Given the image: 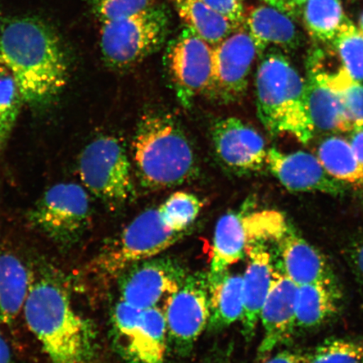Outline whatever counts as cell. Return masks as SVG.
I'll return each instance as SVG.
<instances>
[{"instance_id": "obj_40", "label": "cell", "mask_w": 363, "mask_h": 363, "mask_svg": "<svg viewBox=\"0 0 363 363\" xmlns=\"http://www.w3.org/2000/svg\"><path fill=\"white\" fill-rule=\"evenodd\" d=\"M358 29H359L361 33L363 34V13L360 18L359 28H358Z\"/></svg>"}, {"instance_id": "obj_31", "label": "cell", "mask_w": 363, "mask_h": 363, "mask_svg": "<svg viewBox=\"0 0 363 363\" xmlns=\"http://www.w3.org/2000/svg\"><path fill=\"white\" fill-rule=\"evenodd\" d=\"M331 44L349 75L363 84V34L360 30L350 21Z\"/></svg>"}, {"instance_id": "obj_36", "label": "cell", "mask_w": 363, "mask_h": 363, "mask_svg": "<svg viewBox=\"0 0 363 363\" xmlns=\"http://www.w3.org/2000/svg\"><path fill=\"white\" fill-rule=\"evenodd\" d=\"M257 363H303V354L296 352L284 351L259 357Z\"/></svg>"}, {"instance_id": "obj_14", "label": "cell", "mask_w": 363, "mask_h": 363, "mask_svg": "<svg viewBox=\"0 0 363 363\" xmlns=\"http://www.w3.org/2000/svg\"><path fill=\"white\" fill-rule=\"evenodd\" d=\"M211 140L217 162L230 174L250 175L267 165L264 140L238 118L216 121L212 126Z\"/></svg>"}, {"instance_id": "obj_10", "label": "cell", "mask_w": 363, "mask_h": 363, "mask_svg": "<svg viewBox=\"0 0 363 363\" xmlns=\"http://www.w3.org/2000/svg\"><path fill=\"white\" fill-rule=\"evenodd\" d=\"M169 343L176 353L188 355L208 328V281L207 274L198 272L186 277L184 282L162 307Z\"/></svg>"}, {"instance_id": "obj_28", "label": "cell", "mask_w": 363, "mask_h": 363, "mask_svg": "<svg viewBox=\"0 0 363 363\" xmlns=\"http://www.w3.org/2000/svg\"><path fill=\"white\" fill-rule=\"evenodd\" d=\"M326 79L338 94L353 131L363 130V84L353 79L342 66L337 71L328 70Z\"/></svg>"}, {"instance_id": "obj_42", "label": "cell", "mask_w": 363, "mask_h": 363, "mask_svg": "<svg viewBox=\"0 0 363 363\" xmlns=\"http://www.w3.org/2000/svg\"><path fill=\"white\" fill-rule=\"evenodd\" d=\"M0 28H1V25H0Z\"/></svg>"}, {"instance_id": "obj_5", "label": "cell", "mask_w": 363, "mask_h": 363, "mask_svg": "<svg viewBox=\"0 0 363 363\" xmlns=\"http://www.w3.org/2000/svg\"><path fill=\"white\" fill-rule=\"evenodd\" d=\"M169 24L166 11L152 6L135 15L102 23L104 62L118 71L139 65L162 48L169 33Z\"/></svg>"}, {"instance_id": "obj_24", "label": "cell", "mask_w": 363, "mask_h": 363, "mask_svg": "<svg viewBox=\"0 0 363 363\" xmlns=\"http://www.w3.org/2000/svg\"><path fill=\"white\" fill-rule=\"evenodd\" d=\"M340 293L337 288L319 284L298 286L295 325L312 329L325 323L337 314Z\"/></svg>"}, {"instance_id": "obj_39", "label": "cell", "mask_w": 363, "mask_h": 363, "mask_svg": "<svg viewBox=\"0 0 363 363\" xmlns=\"http://www.w3.org/2000/svg\"><path fill=\"white\" fill-rule=\"evenodd\" d=\"M0 363H15L9 345L0 333Z\"/></svg>"}, {"instance_id": "obj_27", "label": "cell", "mask_w": 363, "mask_h": 363, "mask_svg": "<svg viewBox=\"0 0 363 363\" xmlns=\"http://www.w3.org/2000/svg\"><path fill=\"white\" fill-rule=\"evenodd\" d=\"M303 21L308 34L317 42L331 43L350 20L340 0H308Z\"/></svg>"}, {"instance_id": "obj_26", "label": "cell", "mask_w": 363, "mask_h": 363, "mask_svg": "<svg viewBox=\"0 0 363 363\" xmlns=\"http://www.w3.org/2000/svg\"><path fill=\"white\" fill-rule=\"evenodd\" d=\"M317 154L333 178L363 193V167L350 142L330 136L320 143Z\"/></svg>"}, {"instance_id": "obj_18", "label": "cell", "mask_w": 363, "mask_h": 363, "mask_svg": "<svg viewBox=\"0 0 363 363\" xmlns=\"http://www.w3.org/2000/svg\"><path fill=\"white\" fill-rule=\"evenodd\" d=\"M297 291L298 285L276 267L274 282L261 312L263 338L258 348L259 357L269 355L291 337L296 330Z\"/></svg>"}, {"instance_id": "obj_25", "label": "cell", "mask_w": 363, "mask_h": 363, "mask_svg": "<svg viewBox=\"0 0 363 363\" xmlns=\"http://www.w3.org/2000/svg\"><path fill=\"white\" fill-rule=\"evenodd\" d=\"M188 28L213 47L243 26L215 11L202 0H172Z\"/></svg>"}, {"instance_id": "obj_32", "label": "cell", "mask_w": 363, "mask_h": 363, "mask_svg": "<svg viewBox=\"0 0 363 363\" xmlns=\"http://www.w3.org/2000/svg\"><path fill=\"white\" fill-rule=\"evenodd\" d=\"M23 101L11 72L0 62V148L6 143Z\"/></svg>"}, {"instance_id": "obj_33", "label": "cell", "mask_w": 363, "mask_h": 363, "mask_svg": "<svg viewBox=\"0 0 363 363\" xmlns=\"http://www.w3.org/2000/svg\"><path fill=\"white\" fill-rule=\"evenodd\" d=\"M90 4L102 24L146 10L152 6V0H90Z\"/></svg>"}, {"instance_id": "obj_38", "label": "cell", "mask_w": 363, "mask_h": 363, "mask_svg": "<svg viewBox=\"0 0 363 363\" xmlns=\"http://www.w3.org/2000/svg\"><path fill=\"white\" fill-rule=\"evenodd\" d=\"M350 143L363 167V130L353 131Z\"/></svg>"}, {"instance_id": "obj_29", "label": "cell", "mask_w": 363, "mask_h": 363, "mask_svg": "<svg viewBox=\"0 0 363 363\" xmlns=\"http://www.w3.org/2000/svg\"><path fill=\"white\" fill-rule=\"evenodd\" d=\"M157 208L163 222L171 230L187 233L201 211L202 203L193 194L176 192Z\"/></svg>"}, {"instance_id": "obj_41", "label": "cell", "mask_w": 363, "mask_h": 363, "mask_svg": "<svg viewBox=\"0 0 363 363\" xmlns=\"http://www.w3.org/2000/svg\"><path fill=\"white\" fill-rule=\"evenodd\" d=\"M265 2L267 3V4H269V6H272L275 2V0H265Z\"/></svg>"}, {"instance_id": "obj_15", "label": "cell", "mask_w": 363, "mask_h": 363, "mask_svg": "<svg viewBox=\"0 0 363 363\" xmlns=\"http://www.w3.org/2000/svg\"><path fill=\"white\" fill-rule=\"evenodd\" d=\"M267 166L290 191L342 195L347 188L326 172L319 158L306 152L284 153L271 148L267 154Z\"/></svg>"}, {"instance_id": "obj_23", "label": "cell", "mask_w": 363, "mask_h": 363, "mask_svg": "<svg viewBox=\"0 0 363 363\" xmlns=\"http://www.w3.org/2000/svg\"><path fill=\"white\" fill-rule=\"evenodd\" d=\"M208 318L207 329L218 331L242 320L243 315L242 276L226 272L208 284Z\"/></svg>"}, {"instance_id": "obj_16", "label": "cell", "mask_w": 363, "mask_h": 363, "mask_svg": "<svg viewBox=\"0 0 363 363\" xmlns=\"http://www.w3.org/2000/svg\"><path fill=\"white\" fill-rule=\"evenodd\" d=\"M274 244L280 256L276 267L295 284H319L339 289L337 278L328 260L298 235L289 221Z\"/></svg>"}, {"instance_id": "obj_34", "label": "cell", "mask_w": 363, "mask_h": 363, "mask_svg": "<svg viewBox=\"0 0 363 363\" xmlns=\"http://www.w3.org/2000/svg\"><path fill=\"white\" fill-rule=\"evenodd\" d=\"M215 11L240 26H244L245 13L240 0H202Z\"/></svg>"}, {"instance_id": "obj_20", "label": "cell", "mask_w": 363, "mask_h": 363, "mask_svg": "<svg viewBox=\"0 0 363 363\" xmlns=\"http://www.w3.org/2000/svg\"><path fill=\"white\" fill-rule=\"evenodd\" d=\"M244 26L257 45L258 55L264 53L272 45L291 52L302 43V36L294 18L269 4L246 11Z\"/></svg>"}, {"instance_id": "obj_21", "label": "cell", "mask_w": 363, "mask_h": 363, "mask_svg": "<svg viewBox=\"0 0 363 363\" xmlns=\"http://www.w3.org/2000/svg\"><path fill=\"white\" fill-rule=\"evenodd\" d=\"M247 210L230 211L218 220L214 240L208 284L216 282L235 263L247 256L249 242Z\"/></svg>"}, {"instance_id": "obj_19", "label": "cell", "mask_w": 363, "mask_h": 363, "mask_svg": "<svg viewBox=\"0 0 363 363\" xmlns=\"http://www.w3.org/2000/svg\"><path fill=\"white\" fill-rule=\"evenodd\" d=\"M269 243L256 240L247 248L248 263L242 276L243 315L240 321L247 342L255 335L262 307L274 282L276 266Z\"/></svg>"}, {"instance_id": "obj_17", "label": "cell", "mask_w": 363, "mask_h": 363, "mask_svg": "<svg viewBox=\"0 0 363 363\" xmlns=\"http://www.w3.org/2000/svg\"><path fill=\"white\" fill-rule=\"evenodd\" d=\"M324 53L316 50L308 57L306 99L308 113L315 130L322 131H353L346 110L335 90L326 79Z\"/></svg>"}, {"instance_id": "obj_9", "label": "cell", "mask_w": 363, "mask_h": 363, "mask_svg": "<svg viewBox=\"0 0 363 363\" xmlns=\"http://www.w3.org/2000/svg\"><path fill=\"white\" fill-rule=\"evenodd\" d=\"M91 204L87 191L72 183L53 185L44 193L30 212L36 229L61 247H71L87 230Z\"/></svg>"}, {"instance_id": "obj_8", "label": "cell", "mask_w": 363, "mask_h": 363, "mask_svg": "<svg viewBox=\"0 0 363 363\" xmlns=\"http://www.w3.org/2000/svg\"><path fill=\"white\" fill-rule=\"evenodd\" d=\"M115 348L125 363H164L169 337L162 308L139 310L123 301L113 308Z\"/></svg>"}, {"instance_id": "obj_12", "label": "cell", "mask_w": 363, "mask_h": 363, "mask_svg": "<svg viewBox=\"0 0 363 363\" xmlns=\"http://www.w3.org/2000/svg\"><path fill=\"white\" fill-rule=\"evenodd\" d=\"M188 274L169 257L136 262L118 277L120 301L139 310L162 308L184 284Z\"/></svg>"}, {"instance_id": "obj_6", "label": "cell", "mask_w": 363, "mask_h": 363, "mask_svg": "<svg viewBox=\"0 0 363 363\" xmlns=\"http://www.w3.org/2000/svg\"><path fill=\"white\" fill-rule=\"evenodd\" d=\"M185 234L171 230L163 222L158 208H149L102 250L91 262V269L104 279L118 278L135 263L157 257Z\"/></svg>"}, {"instance_id": "obj_22", "label": "cell", "mask_w": 363, "mask_h": 363, "mask_svg": "<svg viewBox=\"0 0 363 363\" xmlns=\"http://www.w3.org/2000/svg\"><path fill=\"white\" fill-rule=\"evenodd\" d=\"M31 284L24 262L15 253L0 249V325L11 323L24 310Z\"/></svg>"}, {"instance_id": "obj_4", "label": "cell", "mask_w": 363, "mask_h": 363, "mask_svg": "<svg viewBox=\"0 0 363 363\" xmlns=\"http://www.w3.org/2000/svg\"><path fill=\"white\" fill-rule=\"evenodd\" d=\"M255 87L257 116L267 133L310 142L315 130L308 111L306 80L289 59L278 51L262 56Z\"/></svg>"}, {"instance_id": "obj_11", "label": "cell", "mask_w": 363, "mask_h": 363, "mask_svg": "<svg viewBox=\"0 0 363 363\" xmlns=\"http://www.w3.org/2000/svg\"><path fill=\"white\" fill-rule=\"evenodd\" d=\"M164 61L177 98L185 108L191 107L194 99L210 87L214 47L187 28L172 40Z\"/></svg>"}, {"instance_id": "obj_7", "label": "cell", "mask_w": 363, "mask_h": 363, "mask_svg": "<svg viewBox=\"0 0 363 363\" xmlns=\"http://www.w3.org/2000/svg\"><path fill=\"white\" fill-rule=\"evenodd\" d=\"M79 172L84 187L108 206H122L134 196L133 167L116 136L91 140L81 153Z\"/></svg>"}, {"instance_id": "obj_30", "label": "cell", "mask_w": 363, "mask_h": 363, "mask_svg": "<svg viewBox=\"0 0 363 363\" xmlns=\"http://www.w3.org/2000/svg\"><path fill=\"white\" fill-rule=\"evenodd\" d=\"M303 358V363H363V338L328 340Z\"/></svg>"}, {"instance_id": "obj_13", "label": "cell", "mask_w": 363, "mask_h": 363, "mask_svg": "<svg viewBox=\"0 0 363 363\" xmlns=\"http://www.w3.org/2000/svg\"><path fill=\"white\" fill-rule=\"evenodd\" d=\"M257 55V45L245 26L214 45V68L206 96L222 104L240 101L246 94Z\"/></svg>"}, {"instance_id": "obj_2", "label": "cell", "mask_w": 363, "mask_h": 363, "mask_svg": "<svg viewBox=\"0 0 363 363\" xmlns=\"http://www.w3.org/2000/svg\"><path fill=\"white\" fill-rule=\"evenodd\" d=\"M23 311L50 363H94V326L75 310L57 279L45 276L31 284Z\"/></svg>"}, {"instance_id": "obj_3", "label": "cell", "mask_w": 363, "mask_h": 363, "mask_svg": "<svg viewBox=\"0 0 363 363\" xmlns=\"http://www.w3.org/2000/svg\"><path fill=\"white\" fill-rule=\"evenodd\" d=\"M136 177L143 187H176L198 174L196 157L178 122L167 113H147L139 121L133 142Z\"/></svg>"}, {"instance_id": "obj_1", "label": "cell", "mask_w": 363, "mask_h": 363, "mask_svg": "<svg viewBox=\"0 0 363 363\" xmlns=\"http://www.w3.org/2000/svg\"><path fill=\"white\" fill-rule=\"evenodd\" d=\"M0 62L30 106L52 101L67 84V59L60 38L35 18H13L1 26Z\"/></svg>"}, {"instance_id": "obj_37", "label": "cell", "mask_w": 363, "mask_h": 363, "mask_svg": "<svg viewBox=\"0 0 363 363\" xmlns=\"http://www.w3.org/2000/svg\"><path fill=\"white\" fill-rule=\"evenodd\" d=\"M307 1L308 0H275L272 6L295 18L301 15L303 7L305 6Z\"/></svg>"}, {"instance_id": "obj_35", "label": "cell", "mask_w": 363, "mask_h": 363, "mask_svg": "<svg viewBox=\"0 0 363 363\" xmlns=\"http://www.w3.org/2000/svg\"><path fill=\"white\" fill-rule=\"evenodd\" d=\"M345 255L354 275L363 288V239L349 245Z\"/></svg>"}]
</instances>
